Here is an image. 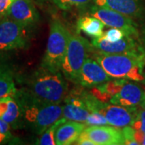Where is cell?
Returning <instances> with one entry per match:
<instances>
[{
    "label": "cell",
    "instance_id": "30",
    "mask_svg": "<svg viewBox=\"0 0 145 145\" xmlns=\"http://www.w3.org/2000/svg\"><path fill=\"white\" fill-rule=\"evenodd\" d=\"M142 144L145 145V135H144V140H143V143H142Z\"/></svg>",
    "mask_w": 145,
    "mask_h": 145
},
{
    "label": "cell",
    "instance_id": "26",
    "mask_svg": "<svg viewBox=\"0 0 145 145\" xmlns=\"http://www.w3.org/2000/svg\"><path fill=\"white\" fill-rule=\"evenodd\" d=\"M122 132H123V137H124L125 144H140L135 139V129L134 127H132L131 126H126L124 127H123Z\"/></svg>",
    "mask_w": 145,
    "mask_h": 145
},
{
    "label": "cell",
    "instance_id": "16",
    "mask_svg": "<svg viewBox=\"0 0 145 145\" xmlns=\"http://www.w3.org/2000/svg\"><path fill=\"white\" fill-rule=\"evenodd\" d=\"M86 125L84 123L68 120L65 118L55 131V142L57 145H69L76 143Z\"/></svg>",
    "mask_w": 145,
    "mask_h": 145
},
{
    "label": "cell",
    "instance_id": "28",
    "mask_svg": "<svg viewBox=\"0 0 145 145\" xmlns=\"http://www.w3.org/2000/svg\"><path fill=\"white\" fill-rule=\"evenodd\" d=\"M75 144L78 145H95V144L93 143V141L90 140L89 137H87L83 132L78 137V140L76 141Z\"/></svg>",
    "mask_w": 145,
    "mask_h": 145
},
{
    "label": "cell",
    "instance_id": "25",
    "mask_svg": "<svg viewBox=\"0 0 145 145\" xmlns=\"http://www.w3.org/2000/svg\"><path fill=\"white\" fill-rule=\"evenodd\" d=\"M11 139L10 126L0 119V144L7 143Z\"/></svg>",
    "mask_w": 145,
    "mask_h": 145
},
{
    "label": "cell",
    "instance_id": "13",
    "mask_svg": "<svg viewBox=\"0 0 145 145\" xmlns=\"http://www.w3.org/2000/svg\"><path fill=\"white\" fill-rule=\"evenodd\" d=\"M5 17L30 27L38 22L39 13L31 0H15L9 7Z\"/></svg>",
    "mask_w": 145,
    "mask_h": 145
},
{
    "label": "cell",
    "instance_id": "7",
    "mask_svg": "<svg viewBox=\"0 0 145 145\" xmlns=\"http://www.w3.org/2000/svg\"><path fill=\"white\" fill-rule=\"evenodd\" d=\"M27 27L5 17L0 20V52L24 48L27 44Z\"/></svg>",
    "mask_w": 145,
    "mask_h": 145
},
{
    "label": "cell",
    "instance_id": "9",
    "mask_svg": "<svg viewBox=\"0 0 145 145\" xmlns=\"http://www.w3.org/2000/svg\"><path fill=\"white\" fill-rule=\"evenodd\" d=\"M97 111L103 114L109 125L114 126L117 128H123L126 126L132 124L138 109L136 106H124L102 103L97 109Z\"/></svg>",
    "mask_w": 145,
    "mask_h": 145
},
{
    "label": "cell",
    "instance_id": "12",
    "mask_svg": "<svg viewBox=\"0 0 145 145\" xmlns=\"http://www.w3.org/2000/svg\"><path fill=\"white\" fill-rule=\"evenodd\" d=\"M134 37L131 35H126L123 39L116 42H109L102 38H95L91 41V46L99 52L106 53L144 52L141 46L136 43Z\"/></svg>",
    "mask_w": 145,
    "mask_h": 145
},
{
    "label": "cell",
    "instance_id": "11",
    "mask_svg": "<svg viewBox=\"0 0 145 145\" xmlns=\"http://www.w3.org/2000/svg\"><path fill=\"white\" fill-rule=\"evenodd\" d=\"M111 78L96 60L86 58L81 69L78 84L86 88H93L107 82Z\"/></svg>",
    "mask_w": 145,
    "mask_h": 145
},
{
    "label": "cell",
    "instance_id": "29",
    "mask_svg": "<svg viewBox=\"0 0 145 145\" xmlns=\"http://www.w3.org/2000/svg\"><path fill=\"white\" fill-rule=\"evenodd\" d=\"M140 105L141 106V107H142V108L144 109L145 110V95H144V99H143V100H142V102L140 103Z\"/></svg>",
    "mask_w": 145,
    "mask_h": 145
},
{
    "label": "cell",
    "instance_id": "5",
    "mask_svg": "<svg viewBox=\"0 0 145 145\" xmlns=\"http://www.w3.org/2000/svg\"><path fill=\"white\" fill-rule=\"evenodd\" d=\"M69 36L70 32L61 21H52L41 68L52 72L61 71Z\"/></svg>",
    "mask_w": 145,
    "mask_h": 145
},
{
    "label": "cell",
    "instance_id": "4",
    "mask_svg": "<svg viewBox=\"0 0 145 145\" xmlns=\"http://www.w3.org/2000/svg\"><path fill=\"white\" fill-rule=\"evenodd\" d=\"M89 92L103 103L136 106L144 97L145 88L126 79H115L93 87Z\"/></svg>",
    "mask_w": 145,
    "mask_h": 145
},
{
    "label": "cell",
    "instance_id": "10",
    "mask_svg": "<svg viewBox=\"0 0 145 145\" xmlns=\"http://www.w3.org/2000/svg\"><path fill=\"white\" fill-rule=\"evenodd\" d=\"M83 133L95 145L125 144L122 130L111 125H90L85 127Z\"/></svg>",
    "mask_w": 145,
    "mask_h": 145
},
{
    "label": "cell",
    "instance_id": "19",
    "mask_svg": "<svg viewBox=\"0 0 145 145\" xmlns=\"http://www.w3.org/2000/svg\"><path fill=\"white\" fill-rule=\"evenodd\" d=\"M17 92L12 76L7 71L0 70V99L7 96H15Z\"/></svg>",
    "mask_w": 145,
    "mask_h": 145
},
{
    "label": "cell",
    "instance_id": "27",
    "mask_svg": "<svg viewBox=\"0 0 145 145\" xmlns=\"http://www.w3.org/2000/svg\"><path fill=\"white\" fill-rule=\"evenodd\" d=\"M15 0H0V16L5 17L9 7Z\"/></svg>",
    "mask_w": 145,
    "mask_h": 145
},
{
    "label": "cell",
    "instance_id": "23",
    "mask_svg": "<svg viewBox=\"0 0 145 145\" xmlns=\"http://www.w3.org/2000/svg\"><path fill=\"white\" fill-rule=\"evenodd\" d=\"M85 124L90 126V125H108L109 123L103 114L98 111H93L89 114Z\"/></svg>",
    "mask_w": 145,
    "mask_h": 145
},
{
    "label": "cell",
    "instance_id": "31",
    "mask_svg": "<svg viewBox=\"0 0 145 145\" xmlns=\"http://www.w3.org/2000/svg\"><path fill=\"white\" fill-rule=\"evenodd\" d=\"M142 82L144 83V84H145V72H144V81H143Z\"/></svg>",
    "mask_w": 145,
    "mask_h": 145
},
{
    "label": "cell",
    "instance_id": "20",
    "mask_svg": "<svg viewBox=\"0 0 145 145\" xmlns=\"http://www.w3.org/2000/svg\"><path fill=\"white\" fill-rule=\"evenodd\" d=\"M65 118H61L58 121H57L54 124H52L51 127H49L46 131H44L40 135V139L37 140L36 144L40 145H54L56 144L55 142V131L58 127Z\"/></svg>",
    "mask_w": 145,
    "mask_h": 145
},
{
    "label": "cell",
    "instance_id": "15",
    "mask_svg": "<svg viewBox=\"0 0 145 145\" xmlns=\"http://www.w3.org/2000/svg\"><path fill=\"white\" fill-rule=\"evenodd\" d=\"M95 5L116 10L131 18H143L145 5L143 0H93Z\"/></svg>",
    "mask_w": 145,
    "mask_h": 145
},
{
    "label": "cell",
    "instance_id": "24",
    "mask_svg": "<svg viewBox=\"0 0 145 145\" xmlns=\"http://www.w3.org/2000/svg\"><path fill=\"white\" fill-rule=\"evenodd\" d=\"M132 127H134L137 131H140L143 133H145V110L141 109L138 110L135 118L131 125Z\"/></svg>",
    "mask_w": 145,
    "mask_h": 145
},
{
    "label": "cell",
    "instance_id": "2",
    "mask_svg": "<svg viewBox=\"0 0 145 145\" xmlns=\"http://www.w3.org/2000/svg\"><path fill=\"white\" fill-rule=\"evenodd\" d=\"M24 89L31 99L44 104H59L69 93V86L62 72L41 68L36 71Z\"/></svg>",
    "mask_w": 145,
    "mask_h": 145
},
{
    "label": "cell",
    "instance_id": "14",
    "mask_svg": "<svg viewBox=\"0 0 145 145\" xmlns=\"http://www.w3.org/2000/svg\"><path fill=\"white\" fill-rule=\"evenodd\" d=\"M64 101L65 104L62 106L63 117L68 120L85 123L91 112L86 107L81 95V91L68 93Z\"/></svg>",
    "mask_w": 145,
    "mask_h": 145
},
{
    "label": "cell",
    "instance_id": "8",
    "mask_svg": "<svg viewBox=\"0 0 145 145\" xmlns=\"http://www.w3.org/2000/svg\"><path fill=\"white\" fill-rule=\"evenodd\" d=\"M90 15L99 19L105 26L121 29L127 35L138 36L136 24L133 20V18L130 16L123 15L110 8L98 5H94L91 7Z\"/></svg>",
    "mask_w": 145,
    "mask_h": 145
},
{
    "label": "cell",
    "instance_id": "22",
    "mask_svg": "<svg viewBox=\"0 0 145 145\" xmlns=\"http://www.w3.org/2000/svg\"><path fill=\"white\" fill-rule=\"evenodd\" d=\"M126 35H127V34L123 30L119 29V28H115V27H111L110 29L103 32V36L100 38L109 42H116L123 39Z\"/></svg>",
    "mask_w": 145,
    "mask_h": 145
},
{
    "label": "cell",
    "instance_id": "1",
    "mask_svg": "<svg viewBox=\"0 0 145 145\" xmlns=\"http://www.w3.org/2000/svg\"><path fill=\"white\" fill-rule=\"evenodd\" d=\"M15 98L20 107V124L37 135H41L62 116L61 105L39 103L31 99L24 90H17Z\"/></svg>",
    "mask_w": 145,
    "mask_h": 145
},
{
    "label": "cell",
    "instance_id": "6",
    "mask_svg": "<svg viewBox=\"0 0 145 145\" xmlns=\"http://www.w3.org/2000/svg\"><path fill=\"white\" fill-rule=\"evenodd\" d=\"M89 44L78 34H70L67 49L63 59L61 71L66 80L78 83L83 63L88 57Z\"/></svg>",
    "mask_w": 145,
    "mask_h": 145
},
{
    "label": "cell",
    "instance_id": "21",
    "mask_svg": "<svg viewBox=\"0 0 145 145\" xmlns=\"http://www.w3.org/2000/svg\"><path fill=\"white\" fill-rule=\"evenodd\" d=\"M60 9L65 10L72 8L84 7L91 2V0H51Z\"/></svg>",
    "mask_w": 145,
    "mask_h": 145
},
{
    "label": "cell",
    "instance_id": "17",
    "mask_svg": "<svg viewBox=\"0 0 145 145\" xmlns=\"http://www.w3.org/2000/svg\"><path fill=\"white\" fill-rule=\"evenodd\" d=\"M0 119L13 127H17L20 124V107L15 96L0 99Z\"/></svg>",
    "mask_w": 145,
    "mask_h": 145
},
{
    "label": "cell",
    "instance_id": "3",
    "mask_svg": "<svg viewBox=\"0 0 145 145\" xmlns=\"http://www.w3.org/2000/svg\"><path fill=\"white\" fill-rule=\"evenodd\" d=\"M95 59L113 79L144 80L145 52L137 53H106L98 52Z\"/></svg>",
    "mask_w": 145,
    "mask_h": 145
},
{
    "label": "cell",
    "instance_id": "18",
    "mask_svg": "<svg viewBox=\"0 0 145 145\" xmlns=\"http://www.w3.org/2000/svg\"><path fill=\"white\" fill-rule=\"evenodd\" d=\"M77 27L78 31H83L86 35L95 39L102 37L105 25L99 19L94 16H84L78 19Z\"/></svg>",
    "mask_w": 145,
    "mask_h": 145
}]
</instances>
